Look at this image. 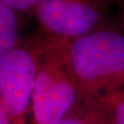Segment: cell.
Returning a JSON list of instances; mask_svg holds the SVG:
<instances>
[{
	"instance_id": "277c9868",
	"label": "cell",
	"mask_w": 124,
	"mask_h": 124,
	"mask_svg": "<svg viewBox=\"0 0 124 124\" xmlns=\"http://www.w3.org/2000/svg\"><path fill=\"white\" fill-rule=\"evenodd\" d=\"M117 0H40L34 9L46 37L71 40L85 35L108 18Z\"/></svg>"
},
{
	"instance_id": "30bf717a",
	"label": "cell",
	"mask_w": 124,
	"mask_h": 124,
	"mask_svg": "<svg viewBox=\"0 0 124 124\" xmlns=\"http://www.w3.org/2000/svg\"><path fill=\"white\" fill-rule=\"evenodd\" d=\"M120 9V20L124 27V0H117V3Z\"/></svg>"
},
{
	"instance_id": "52a82bcc",
	"label": "cell",
	"mask_w": 124,
	"mask_h": 124,
	"mask_svg": "<svg viewBox=\"0 0 124 124\" xmlns=\"http://www.w3.org/2000/svg\"><path fill=\"white\" fill-rule=\"evenodd\" d=\"M113 124H124V89L108 98Z\"/></svg>"
},
{
	"instance_id": "3957f363",
	"label": "cell",
	"mask_w": 124,
	"mask_h": 124,
	"mask_svg": "<svg viewBox=\"0 0 124 124\" xmlns=\"http://www.w3.org/2000/svg\"><path fill=\"white\" fill-rule=\"evenodd\" d=\"M44 40L39 30L0 56V98L11 124H28Z\"/></svg>"
},
{
	"instance_id": "ba28073f",
	"label": "cell",
	"mask_w": 124,
	"mask_h": 124,
	"mask_svg": "<svg viewBox=\"0 0 124 124\" xmlns=\"http://www.w3.org/2000/svg\"><path fill=\"white\" fill-rule=\"evenodd\" d=\"M18 13L28 12L33 10L40 3V0H1Z\"/></svg>"
},
{
	"instance_id": "6da1fadb",
	"label": "cell",
	"mask_w": 124,
	"mask_h": 124,
	"mask_svg": "<svg viewBox=\"0 0 124 124\" xmlns=\"http://www.w3.org/2000/svg\"><path fill=\"white\" fill-rule=\"evenodd\" d=\"M65 67L78 100L105 99L124 89V27L107 18L89 33L68 40Z\"/></svg>"
},
{
	"instance_id": "7a4b0ae2",
	"label": "cell",
	"mask_w": 124,
	"mask_h": 124,
	"mask_svg": "<svg viewBox=\"0 0 124 124\" xmlns=\"http://www.w3.org/2000/svg\"><path fill=\"white\" fill-rule=\"evenodd\" d=\"M67 41L45 36L31 98V124H59L78 100L65 67Z\"/></svg>"
},
{
	"instance_id": "5b68a950",
	"label": "cell",
	"mask_w": 124,
	"mask_h": 124,
	"mask_svg": "<svg viewBox=\"0 0 124 124\" xmlns=\"http://www.w3.org/2000/svg\"><path fill=\"white\" fill-rule=\"evenodd\" d=\"M59 124H113L108 98L77 100Z\"/></svg>"
},
{
	"instance_id": "9c48e42d",
	"label": "cell",
	"mask_w": 124,
	"mask_h": 124,
	"mask_svg": "<svg viewBox=\"0 0 124 124\" xmlns=\"http://www.w3.org/2000/svg\"><path fill=\"white\" fill-rule=\"evenodd\" d=\"M0 124H11L7 110L1 101V98H0Z\"/></svg>"
},
{
	"instance_id": "8992f818",
	"label": "cell",
	"mask_w": 124,
	"mask_h": 124,
	"mask_svg": "<svg viewBox=\"0 0 124 124\" xmlns=\"http://www.w3.org/2000/svg\"><path fill=\"white\" fill-rule=\"evenodd\" d=\"M20 31L18 13L0 0V56L19 41Z\"/></svg>"
}]
</instances>
